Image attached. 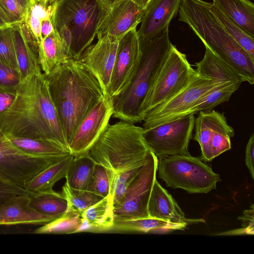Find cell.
<instances>
[{
    "mask_svg": "<svg viewBox=\"0 0 254 254\" xmlns=\"http://www.w3.org/2000/svg\"><path fill=\"white\" fill-rule=\"evenodd\" d=\"M54 30L52 17H46L41 20V33L42 39L49 35Z\"/></svg>",
    "mask_w": 254,
    "mask_h": 254,
    "instance_id": "ee69618b",
    "label": "cell"
},
{
    "mask_svg": "<svg viewBox=\"0 0 254 254\" xmlns=\"http://www.w3.org/2000/svg\"><path fill=\"white\" fill-rule=\"evenodd\" d=\"M0 7L11 26L22 23L26 13L14 0H0Z\"/></svg>",
    "mask_w": 254,
    "mask_h": 254,
    "instance_id": "f35d334b",
    "label": "cell"
},
{
    "mask_svg": "<svg viewBox=\"0 0 254 254\" xmlns=\"http://www.w3.org/2000/svg\"><path fill=\"white\" fill-rule=\"evenodd\" d=\"M97 37L98 41L90 45L79 60L96 77L105 94H108L121 39L109 35Z\"/></svg>",
    "mask_w": 254,
    "mask_h": 254,
    "instance_id": "9a60e30c",
    "label": "cell"
},
{
    "mask_svg": "<svg viewBox=\"0 0 254 254\" xmlns=\"http://www.w3.org/2000/svg\"><path fill=\"white\" fill-rule=\"evenodd\" d=\"M70 59L66 48L55 29L38 44V63L43 73L48 75Z\"/></svg>",
    "mask_w": 254,
    "mask_h": 254,
    "instance_id": "44dd1931",
    "label": "cell"
},
{
    "mask_svg": "<svg viewBox=\"0 0 254 254\" xmlns=\"http://www.w3.org/2000/svg\"><path fill=\"white\" fill-rule=\"evenodd\" d=\"M30 206L37 211L51 215H61L66 211L67 201L62 193L52 190L36 193L30 196Z\"/></svg>",
    "mask_w": 254,
    "mask_h": 254,
    "instance_id": "1f68e13d",
    "label": "cell"
},
{
    "mask_svg": "<svg viewBox=\"0 0 254 254\" xmlns=\"http://www.w3.org/2000/svg\"><path fill=\"white\" fill-rule=\"evenodd\" d=\"M187 225L176 224L148 217L115 221L114 229L144 233H161L183 230Z\"/></svg>",
    "mask_w": 254,
    "mask_h": 254,
    "instance_id": "4316f807",
    "label": "cell"
},
{
    "mask_svg": "<svg viewBox=\"0 0 254 254\" xmlns=\"http://www.w3.org/2000/svg\"><path fill=\"white\" fill-rule=\"evenodd\" d=\"M102 198L110 193V183L106 169L101 165H94L87 190Z\"/></svg>",
    "mask_w": 254,
    "mask_h": 254,
    "instance_id": "8d00e7d4",
    "label": "cell"
},
{
    "mask_svg": "<svg viewBox=\"0 0 254 254\" xmlns=\"http://www.w3.org/2000/svg\"><path fill=\"white\" fill-rule=\"evenodd\" d=\"M21 81L17 70L0 61V88L16 91Z\"/></svg>",
    "mask_w": 254,
    "mask_h": 254,
    "instance_id": "74e56055",
    "label": "cell"
},
{
    "mask_svg": "<svg viewBox=\"0 0 254 254\" xmlns=\"http://www.w3.org/2000/svg\"><path fill=\"white\" fill-rule=\"evenodd\" d=\"M142 51L136 27L120 40L108 94L113 98L129 86L139 66Z\"/></svg>",
    "mask_w": 254,
    "mask_h": 254,
    "instance_id": "4fadbf2b",
    "label": "cell"
},
{
    "mask_svg": "<svg viewBox=\"0 0 254 254\" xmlns=\"http://www.w3.org/2000/svg\"><path fill=\"white\" fill-rule=\"evenodd\" d=\"M241 84L233 82L219 83L209 93L197 101L186 113L185 116L194 115L200 111L211 110L217 105L228 101L232 94L238 89Z\"/></svg>",
    "mask_w": 254,
    "mask_h": 254,
    "instance_id": "f546056e",
    "label": "cell"
},
{
    "mask_svg": "<svg viewBox=\"0 0 254 254\" xmlns=\"http://www.w3.org/2000/svg\"><path fill=\"white\" fill-rule=\"evenodd\" d=\"M35 193L13 184L0 181V204L15 195L32 196Z\"/></svg>",
    "mask_w": 254,
    "mask_h": 254,
    "instance_id": "ab89813d",
    "label": "cell"
},
{
    "mask_svg": "<svg viewBox=\"0 0 254 254\" xmlns=\"http://www.w3.org/2000/svg\"><path fill=\"white\" fill-rule=\"evenodd\" d=\"M18 70L21 80L42 71L38 63V43L24 22L12 26Z\"/></svg>",
    "mask_w": 254,
    "mask_h": 254,
    "instance_id": "ffe728a7",
    "label": "cell"
},
{
    "mask_svg": "<svg viewBox=\"0 0 254 254\" xmlns=\"http://www.w3.org/2000/svg\"><path fill=\"white\" fill-rule=\"evenodd\" d=\"M95 164L87 154L74 157L68 168L65 182L73 189L86 190Z\"/></svg>",
    "mask_w": 254,
    "mask_h": 254,
    "instance_id": "83f0119b",
    "label": "cell"
},
{
    "mask_svg": "<svg viewBox=\"0 0 254 254\" xmlns=\"http://www.w3.org/2000/svg\"><path fill=\"white\" fill-rule=\"evenodd\" d=\"M0 181H2V182H7V183H11V182H9L6 179H5L4 177L1 176L0 175Z\"/></svg>",
    "mask_w": 254,
    "mask_h": 254,
    "instance_id": "f907efd6",
    "label": "cell"
},
{
    "mask_svg": "<svg viewBox=\"0 0 254 254\" xmlns=\"http://www.w3.org/2000/svg\"><path fill=\"white\" fill-rule=\"evenodd\" d=\"M11 27L8 20L0 7V30Z\"/></svg>",
    "mask_w": 254,
    "mask_h": 254,
    "instance_id": "f6af8a7d",
    "label": "cell"
},
{
    "mask_svg": "<svg viewBox=\"0 0 254 254\" xmlns=\"http://www.w3.org/2000/svg\"><path fill=\"white\" fill-rule=\"evenodd\" d=\"M5 135L19 149L30 154L44 157L70 154L60 146L49 141Z\"/></svg>",
    "mask_w": 254,
    "mask_h": 254,
    "instance_id": "4dcf8cb0",
    "label": "cell"
},
{
    "mask_svg": "<svg viewBox=\"0 0 254 254\" xmlns=\"http://www.w3.org/2000/svg\"><path fill=\"white\" fill-rule=\"evenodd\" d=\"M73 157L69 154L47 168L33 178L28 183L25 189L35 193L53 190V187L56 183L65 178Z\"/></svg>",
    "mask_w": 254,
    "mask_h": 254,
    "instance_id": "484cf974",
    "label": "cell"
},
{
    "mask_svg": "<svg viewBox=\"0 0 254 254\" xmlns=\"http://www.w3.org/2000/svg\"><path fill=\"white\" fill-rule=\"evenodd\" d=\"M254 134L252 133L250 136L246 148L245 163L250 175L254 179Z\"/></svg>",
    "mask_w": 254,
    "mask_h": 254,
    "instance_id": "b9f144b4",
    "label": "cell"
},
{
    "mask_svg": "<svg viewBox=\"0 0 254 254\" xmlns=\"http://www.w3.org/2000/svg\"><path fill=\"white\" fill-rule=\"evenodd\" d=\"M157 157L151 151L146 162L114 204L115 221L149 217L148 204L157 171Z\"/></svg>",
    "mask_w": 254,
    "mask_h": 254,
    "instance_id": "8fae6325",
    "label": "cell"
},
{
    "mask_svg": "<svg viewBox=\"0 0 254 254\" xmlns=\"http://www.w3.org/2000/svg\"><path fill=\"white\" fill-rule=\"evenodd\" d=\"M254 204H252L249 209L246 210L243 215L238 218L243 221L242 226L246 229L250 235H254Z\"/></svg>",
    "mask_w": 254,
    "mask_h": 254,
    "instance_id": "7bdbcfd3",
    "label": "cell"
},
{
    "mask_svg": "<svg viewBox=\"0 0 254 254\" xmlns=\"http://www.w3.org/2000/svg\"><path fill=\"white\" fill-rule=\"evenodd\" d=\"M106 7L110 8L121 0H99Z\"/></svg>",
    "mask_w": 254,
    "mask_h": 254,
    "instance_id": "681fc988",
    "label": "cell"
},
{
    "mask_svg": "<svg viewBox=\"0 0 254 254\" xmlns=\"http://www.w3.org/2000/svg\"><path fill=\"white\" fill-rule=\"evenodd\" d=\"M28 195L13 196L0 204V225H45L60 215L44 214L30 206Z\"/></svg>",
    "mask_w": 254,
    "mask_h": 254,
    "instance_id": "ac0fdd59",
    "label": "cell"
},
{
    "mask_svg": "<svg viewBox=\"0 0 254 254\" xmlns=\"http://www.w3.org/2000/svg\"><path fill=\"white\" fill-rule=\"evenodd\" d=\"M195 118V134L193 139L199 144L201 151V160L204 162L211 161V142L213 133L222 113L213 110L200 111Z\"/></svg>",
    "mask_w": 254,
    "mask_h": 254,
    "instance_id": "603a6c76",
    "label": "cell"
},
{
    "mask_svg": "<svg viewBox=\"0 0 254 254\" xmlns=\"http://www.w3.org/2000/svg\"><path fill=\"white\" fill-rule=\"evenodd\" d=\"M145 10L131 0L119 1L109 8L96 35H109L121 39L130 30L137 27Z\"/></svg>",
    "mask_w": 254,
    "mask_h": 254,
    "instance_id": "2e32d148",
    "label": "cell"
},
{
    "mask_svg": "<svg viewBox=\"0 0 254 254\" xmlns=\"http://www.w3.org/2000/svg\"><path fill=\"white\" fill-rule=\"evenodd\" d=\"M83 223L78 232H99L114 229L115 219L112 197L109 194L81 213Z\"/></svg>",
    "mask_w": 254,
    "mask_h": 254,
    "instance_id": "7402d4cb",
    "label": "cell"
},
{
    "mask_svg": "<svg viewBox=\"0 0 254 254\" xmlns=\"http://www.w3.org/2000/svg\"><path fill=\"white\" fill-rule=\"evenodd\" d=\"M149 217L176 224H189L205 222L203 219H190L185 214L172 196L156 179L154 181L148 204Z\"/></svg>",
    "mask_w": 254,
    "mask_h": 254,
    "instance_id": "d6986e66",
    "label": "cell"
},
{
    "mask_svg": "<svg viewBox=\"0 0 254 254\" xmlns=\"http://www.w3.org/2000/svg\"><path fill=\"white\" fill-rule=\"evenodd\" d=\"M196 73L186 55L172 44L140 107L141 122L149 112L186 86Z\"/></svg>",
    "mask_w": 254,
    "mask_h": 254,
    "instance_id": "ba28073f",
    "label": "cell"
},
{
    "mask_svg": "<svg viewBox=\"0 0 254 254\" xmlns=\"http://www.w3.org/2000/svg\"><path fill=\"white\" fill-rule=\"evenodd\" d=\"M227 82L213 80L198 74L191 79L179 92L159 105L144 117L143 128L153 127L185 116L201 98L204 97L218 84Z\"/></svg>",
    "mask_w": 254,
    "mask_h": 254,
    "instance_id": "30bf717a",
    "label": "cell"
},
{
    "mask_svg": "<svg viewBox=\"0 0 254 254\" xmlns=\"http://www.w3.org/2000/svg\"><path fill=\"white\" fill-rule=\"evenodd\" d=\"M27 13L28 10L32 4V0H14Z\"/></svg>",
    "mask_w": 254,
    "mask_h": 254,
    "instance_id": "bcb514c9",
    "label": "cell"
},
{
    "mask_svg": "<svg viewBox=\"0 0 254 254\" xmlns=\"http://www.w3.org/2000/svg\"><path fill=\"white\" fill-rule=\"evenodd\" d=\"M0 61L18 70L12 26L0 30Z\"/></svg>",
    "mask_w": 254,
    "mask_h": 254,
    "instance_id": "d590c367",
    "label": "cell"
},
{
    "mask_svg": "<svg viewBox=\"0 0 254 254\" xmlns=\"http://www.w3.org/2000/svg\"><path fill=\"white\" fill-rule=\"evenodd\" d=\"M109 8L99 0H58L52 16L55 29L64 26L71 35V59L79 60L97 34Z\"/></svg>",
    "mask_w": 254,
    "mask_h": 254,
    "instance_id": "8992f818",
    "label": "cell"
},
{
    "mask_svg": "<svg viewBox=\"0 0 254 254\" xmlns=\"http://www.w3.org/2000/svg\"><path fill=\"white\" fill-rule=\"evenodd\" d=\"M179 20L187 23L217 57L250 84L254 83V59L227 32L203 0H182Z\"/></svg>",
    "mask_w": 254,
    "mask_h": 254,
    "instance_id": "3957f363",
    "label": "cell"
},
{
    "mask_svg": "<svg viewBox=\"0 0 254 254\" xmlns=\"http://www.w3.org/2000/svg\"><path fill=\"white\" fill-rule=\"evenodd\" d=\"M212 3L254 37V4L250 0H212Z\"/></svg>",
    "mask_w": 254,
    "mask_h": 254,
    "instance_id": "d4e9b609",
    "label": "cell"
},
{
    "mask_svg": "<svg viewBox=\"0 0 254 254\" xmlns=\"http://www.w3.org/2000/svg\"><path fill=\"white\" fill-rule=\"evenodd\" d=\"M157 171L167 187L191 193H208L221 181L211 167L190 154L158 158Z\"/></svg>",
    "mask_w": 254,
    "mask_h": 254,
    "instance_id": "52a82bcc",
    "label": "cell"
},
{
    "mask_svg": "<svg viewBox=\"0 0 254 254\" xmlns=\"http://www.w3.org/2000/svg\"><path fill=\"white\" fill-rule=\"evenodd\" d=\"M45 76L69 145L81 122L106 94L79 60L69 59Z\"/></svg>",
    "mask_w": 254,
    "mask_h": 254,
    "instance_id": "7a4b0ae2",
    "label": "cell"
},
{
    "mask_svg": "<svg viewBox=\"0 0 254 254\" xmlns=\"http://www.w3.org/2000/svg\"><path fill=\"white\" fill-rule=\"evenodd\" d=\"M196 72L213 80L242 83V78L208 48L203 59L195 64Z\"/></svg>",
    "mask_w": 254,
    "mask_h": 254,
    "instance_id": "cb8c5ba5",
    "label": "cell"
},
{
    "mask_svg": "<svg viewBox=\"0 0 254 254\" xmlns=\"http://www.w3.org/2000/svg\"><path fill=\"white\" fill-rule=\"evenodd\" d=\"M182 0H153L145 9L137 31L139 41L152 40L169 28L179 11Z\"/></svg>",
    "mask_w": 254,
    "mask_h": 254,
    "instance_id": "e0dca14e",
    "label": "cell"
},
{
    "mask_svg": "<svg viewBox=\"0 0 254 254\" xmlns=\"http://www.w3.org/2000/svg\"><path fill=\"white\" fill-rule=\"evenodd\" d=\"M113 113V98L106 94L77 127L69 143L70 154L73 157L87 154L109 125Z\"/></svg>",
    "mask_w": 254,
    "mask_h": 254,
    "instance_id": "5bb4252c",
    "label": "cell"
},
{
    "mask_svg": "<svg viewBox=\"0 0 254 254\" xmlns=\"http://www.w3.org/2000/svg\"><path fill=\"white\" fill-rule=\"evenodd\" d=\"M210 10L229 35L254 59V37L212 2Z\"/></svg>",
    "mask_w": 254,
    "mask_h": 254,
    "instance_id": "f1b7e54d",
    "label": "cell"
},
{
    "mask_svg": "<svg viewBox=\"0 0 254 254\" xmlns=\"http://www.w3.org/2000/svg\"><path fill=\"white\" fill-rule=\"evenodd\" d=\"M67 156L44 157L27 153L0 131V175L25 189L39 173Z\"/></svg>",
    "mask_w": 254,
    "mask_h": 254,
    "instance_id": "9c48e42d",
    "label": "cell"
},
{
    "mask_svg": "<svg viewBox=\"0 0 254 254\" xmlns=\"http://www.w3.org/2000/svg\"><path fill=\"white\" fill-rule=\"evenodd\" d=\"M0 131L15 137L49 141L69 152L68 143L42 71L21 81L13 103L0 116Z\"/></svg>",
    "mask_w": 254,
    "mask_h": 254,
    "instance_id": "6da1fadb",
    "label": "cell"
},
{
    "mask_svg": "<svg viewBox=\"0 0 254 254\" xmlns=\"http://www.w3.org/2000/svg\"><path fill=\"white\" fill-rule=\"evenodd\" d=\"M58 0H32V2L39 3L45 6L52 4Z\"/></svg>",
    "mask_w": 254,
    "mask_h": 254,
    "instance_id": "c3c4849f",
    "label": "cell"
},
{
    "mask_svg": "<svg viewBox=\"0 0 254 254\" xmlns=\"http://www.w3.org/2000/svg\"><path fill=\"white\" fill-rule=\"evenodd\" d=\"M83 223L81 214L66 211L58 218L43 225L33 233L35 234H71L78 232Z\"/></svg>",
    "mask_w": 254,
    "mask_h": 254,
    "instance_id": "d6a6232c",
    "label": "cell"
},
{
    "mask_svg": "<svg viewBox=\"0 0 254 254\" xmlns=\"http://www.w3.org/2000/svg\"><path fill=\"white\" fill-rule=\"evenodd\" d=\"M143 130L121 120L109 124L87 154L106 169L110 181L146 162L151 150L144 140Z\"/></svg>",
    "mask_w": 254,
    "mask_h": 254,
    "instance_id": "277c9868",
    "label": "cell"
},
{
    "mask_svg": "<svg viewBox=\"0 0 254 254\" xmlns=\"http://www.w3.org/2000/svg\"><path fill=\"white\" fill-rule=\"evenodd\" d=\"M139 42L142 57L138 70L128 87L113 98V116L134 124L141 122L140 107L172 44L169 28L152 40Z\"/></svg>",
    "mask_w": 254,
    "mask_h": 254,
    "instance_id": "5b68a950",
    "label": "cell"
},
{
    "mask_svg": "<svg viewBox=\"0 0 254 254\" xmlns=\"http://www.w3.org/2000/svg\"><path fill=\"white\" fill-rule=\"evenodd\" d=\"M235 135L233 128L229 125L222 113L212 135L211 149L213 159L231 148V138Z\"/></svg>",
    "mask_w": 254,
    "mask_h": 254,
    "instance_id": "e575fe53",
    "label": "cell"
},
{
    "mask_svg": "<svg viewBox=\"0 0 254 254\" xmlns=\"http://www.w3.org/2000/svg\"><path fill=\"white\" fill-rule=\"evenodd\" d=\"M16 91H12L0 88V116L4 114L15 100Z\"/></svg>",
    "mask_w": 254,
    "mask_h": 254,
    "instance_id": "60d3db41",
    "label": "cell"
},
{
    "mask_svg": "<svg viewBox=\"0 0 254 254\" xmlns=\"http://www.w3.org/2000/svg\"><path fill=\"white\" fill-rule=\"evenodd\" d=\"M138 6L145 9L153 0H131Z\"/></svg>",
    "mask_w": 254,
    "mask_h": 254,
    "instance_id": "7dc6e473",
    "label": "cell"
},
{
    "mask_svg": "<svg viewBox=\"0 0 254 254\" xmlns=\"http://www.w3.org/2000/svg\"><path fill=\"white\" fill-rule=\"evenodd\" d=\"M194 121V115H190L144 128V140L157 158L189 154Z\"/></svg>",
    "mask_w": 254,
    "mask_h": 254,
    "instance_id": "7c38bea8",
    "label": "cell"
},
{
    "mask_svg": "<svg viewBox=\"0 0 254 254\" xmlns=\"http://www.w3.org/2000/svg\"><path fill=\"white\" fill-rule=\"evenodd\" d=\"M62 193L67 201L66 211L80 214L102 198L89 191L73 189L66 182L63 187Z\"/></svg>",
    "mask_w": 254,
    "mask_h": 254,
    "instance_id": "836d02e7",
    "label": "cell"
}]
</instances>
